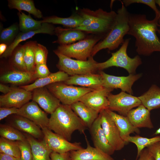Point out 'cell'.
Here are the masks:
<instances>
[{
  "instance_id": "obj_1",
  "label": "cell",
  "mask_w": 160,
  "mask_h": 160,
  "mask_svg": "<svg viewBox=\"0 0 160 160\" xmlns=\"http://www.w3.org/2000/svg\"><path fill=\"white\" fill-rule=\"evenodd\" d=\"M159 19V15L149 20L145 15L130 14L127 34L135 38L136 50L139 55L148 56L154 52H160V40L156 34Z\"/></svg>"
},
{
  "instance_id": "obj_2",
  "label": "cell",
  "mask_w": 160,
  "mask_h": 160,
  "mask_svg": "<svg viewBox=\"0 0 160 160\" xmlns=\"http://www.w3.org/2000/svg\"><path fill=\"white\" fill-rule=\"evenodd\" d=\"M48 128L69 141L75 131L78 130L85 135L87 129L70 105L62 104L51 114Z\"/></svg>"
},
{
  "instance_id": "obj_3",
  "label": "cell",
  "mask_w": 160,
  "mask_h": 160,
  "mask_svg": "<svg viewBox=\"0 0 160 160\" xmlns=\"http://www.w3.org/2000/svg\"><path fill=\"white\" fill-rule=\"evenodd\" d=\"M121 7L117 10L115 22L110 32L103 39L94 47L91 56L93 57L98 52L104 49L112 50L118 48L124 42V36L127 34L129 29L130 13L121 1Z\"/></svg>"
},
{
  "instance_id": "obj_4",
  "label": "cell",
  "mask_w": 160,
  "mask_h": 160,
  "mask_svg": "<svg viewBox=\"0 0 160 160\" xmlns=\"http://www.w3.org/2000/svg\"><path fill=\"white\" fill-rule=\"evenodd\" d=\"M130 40V38L125 39L119 50L111 53V56L108 60L103 62H97L98 71L116 66L124 69L129 74L135 73L137 68L142 64V61L138 55L132 58L128 55L127 50Z\"/></svg>"
},
{
  "instance_id": "obj_5",
  "label": "cell",
  "mask_w": 160,
  "mask_h": 160,
  "mask_svg": "<svg viewBox=\"0 0 160 160\" xmlns=\"http://www.w3.org/2000/svg\"><path fill=\"white\" fill-rule=\"evenodd\" d=\"M59 58L56 66L60 71L73 76L96 73L98 71L97 62L90 57L86 61L74 60L64 55L56 49L53 50Z\"/></svg>"
},
{
  "instance_id": "obj_6",
  "label": "cell",
  "mask_w": 160,
  "mask_h": 160,
  "mask_svg": "<svg viewBox=\"0 0 160 160\" xmlns=\"http://www.w3.org/2000/svg\"><path fill=\"white\" fill-rule=\"evenodd\" d=\"M103 38L99 36L91 34L84 39L68 45H59L56 50L70 58L86 61L91 56L94 46Z\"/></svg>"
},
{
  "instance_id": "obj_7",
  "label": "cell",
  "mask_w": 160,
  "mask_h": 160,
  "mask_svg": "<svg viewBox=\"0 0 160 160\" xmlns=\"http://www.w3.org/2000/svg\"><path fill=\"white\" fill-rule=\"evenodd\" d=\"M46 87L62 104L68 105L79 101L85 94L95 90L90 88L67 85L63 82L53 83Z\"/></svg>"
},
{
  "instance_id": "obj_8",
  "label": "cell",
  "mask_w": 160,
  "mask_h": 160,
  "mask_svg": "<svg viewBox=\"0 0 160 160\" xmlns=\"http://www.w3.org/2000/svg\"><path fill=\"white\" fill-rule=\"evenodd\" d=\"M107 98L109 102L108 109L124 116H127L129 111L133 108L142 104L138 97L123 91L116 95L110 93Z\"/></svg>"
},
{
  "instance_id": "obj_9",
  "label": "cell",
  "mask_w": 160,
  "mask_h": 160,
  "mask_svg": "<svg viewBox=\"0 0 160 160\" xmlns=\"http://www.w3.org/2000/svg\"><path fill=\"white\" fill-rule=\"evenodd\" d=\"M45 140L52 151L64 153L83 148L80 142L71 143L47 127L41 129Z\"/></svg>"
},
{
  "instance_id": "obj_10",
  "label": "cell",
  "mask_w": 160,
  "mask_h": 160,
  "mask_svg": "<svg viewBox=\"0 0 160 160\" xmlns=\"http://www.w3.org/2000/svg\"><path fill=\"white\" fill-rule=\"evenodd\" d=\"M99 114L102 128L110 144L115 151L121 150L126 144L121 138L112 118L106 110L102 111Z\"/></svg>"
},
{
  "instance_id": "obj_11",
  "label": "cell",
  "mask_w": 160,
  "mask_h": 160,
  "mask_svg": "<svg viewBox=\"0 0 160 160\" xmlns=\"http://www.w3.org/2000/svg\"><path fill=\"white\" fill-rule=\"evenodd\" d=\"M117 13L113 11L107 12L95 22L87 26L76 28L87 34L97 35L104 39L111 30L116 20Z\"/></svg>"
},
{
  "instance_id": "obj_12",
  "label": "cell",
  "mask_w": 160,
  "mask_h": 160,
  "mask_svg": "<svg viewBox=\"0 0 160 160\" xmlns=\"http://www.w3.org/2000/svg\"><path fill=\"white\" fill-rule=\"evenodd\" d=\"M103 80V87L114 89L119 88L122 91L132 95V87L134 83L140 78L141 74H130L127 76H117L109 75L102 71H99Z\"/></svg>"
},
{
  "instance_id": "obj_13",
  "label": "cell",
  "mask_w": 160,
  "mask_h": 160,
  "mask_svg": "<svg viewBox=\"0 0 160 160\" xmlns=\"http://www.w3.org/2000/svg\"><path fill=\"white\" fill-rule=\"evenodd\" d=\"M113 89L104 87L88 92L80 99V101L100 113L108 109L109 102L107 97Z\"/></svg>"
},
{
  "instance_id": "obj_14",
  "label": "cell",
  "mask_w": 160,
  "mask_h": 160,
  "mask_svg": "<svg viewBox=\"0 0 160 160\" xmlns=\"http://www.w3.org/2000/svg\"><path fill=\"white\" fill-rule=\"evenodd\" d=\"M31 91L13 87L8 93L0 97V106L20 108L32 100Z\"/></svg>"
},
{
  "instance_id": "obj_15",
  "label": "cell",
  "mask_w": 160,
  "mask_h": 160,
  "mask_svg": "<svg viewBox=\"0 0 160 160\" xmlns=\"http://www.w3.org/2000/svg\"><path fill=\"white\" fill-rule=\"evenodd\" d=\"M17 114L30 120L41 129L48 128L49 118L46 113L43 111L33 101L28 102L19 108Z\"/></svg>"
},
{
  "instance_id": "obj_16",
  "label": "cell",
  "mask_w": 160,
  "mask_h": 160,
  "mask_svg": "<svg viewBox=\"0 0 160 160\" xmlns=\"http://www.w3.org/2000/svg\"><path fill=\"white\" fill-rule=\"evenodd\" d=\"M32 91V100L38 104L47 113L51 114L61 104L46 87L35 89Z\"/></svg>"
},
{
  "instance_id": "obj_17",
  "label": "cell",
  "mask_w": 160,
  "mask_h": 160,
  "mask_svg": "<svg viewBox=\"0 0 160 160\" xmlns=\"http://www.w3.org/2000/svg\"><path fill=\"white\" fill-rule=\"evenodd\" d=\"M94 147L111 156L115 151L109 143L101 125L100 116H99L89 129Z\"/></svg>"
},
{
  "instance_id": "obj_18",
  "label": "cell",
  "mask_w": 160,
  "mask_h": 160,
  "mask_svg": "<svg viewBox=\"0 0 160 160\" xmlns=\"http://www.w3.org/2000/svg\"><path fill=\"white\" fill-rule=\"evenodd\" d=\"M87 148L70 152L71 160H115L100 149L92 147L84 135Z\"/></svg>"
},
{
  "instance_id": "obj_19",
  "label": "cell",
  "mask_w": 160,
  "mask_h": 160,
  "mask_svg": "<svg viewBox=\"0 0 160 160\" xmlns=\"http://www.w3.org/2000/svg\"><path fill=\"white\" fill-rule=\"evenodd\" d=\"M55 27L52 24L43 23L39 29L26 33L19 32L12 43L9 46L5 52L0 56V57L7 58L11 55L15 49L21 42L32 38L36 34L45 33L50 35H55Z\"/></svg>"
},
{
  "instance_id": "obj_20",
  "label": "cell",
  "mask_w": 160,
  "mask_h": 160,
  "mask_svg": "<svg viewBox=\"0 0 160 160\" xmlns=\"http://www.w3.org/2000/svg\"><path fill=\"white\" fill-rule=\"evenodd\" d=\"M9 123L10 125L36 139L42 140L44 138L41 128L33 122L24 117L14 114L10 120Z\"/></svg>"
},
{
  "instance_id": "obj_21",
  "label": "cell",
  "mask_w": 160,
  "mask_h": 160,
  "mask_svg": "<svg viewBox=\"0 0 160 160\" xmlns=\"http://www.w3.org/2000/svg\"><path fill=\"white\" fill-rule=\"evenodd\" d=\"M63 82L67 85H79L95 90L103 87L102 77L99 73L70 76L66 81Z\"/></svg>"
},
{
  "instance_id": "obj_22",
  "label": "cell",
  "mask_w": 160,
  "mask_h": 160,
  "mask_svg": "<svg viewBox=\"0 0 160 160\" xmlns=\"http://www.w3.org/2000/svg\"><path fill=\"white\" fill-rule=\"evenodd\" d=\"M150 111L142 104L130 111L127 116L135 127L151 129L153 128V126L151 119Z\"/></svg>"
},
{
  "instance_id": "obj_23",
  "label": "cell",
  "mask_w": 160,
  "mask_h": 160,
  "mask_svg": "<svg viewBox=\"0 0 160 160\" xmlns=\"http://www.w3.org/2000/svg\"><path fill=\"white\" fill-rule=\"evenodd\" d=\"M36 78L34 73L10 69L0 75V81L3 83L24 86L35 81Z\"/></svg>"
},
{
  "instance_id": "obj_24",
  "label": "cell",
  "mask_w": 160,
  "mask_h": 160,
  "mask_svg": "<svg viewBox=\"0 0 160 160\" xmlns=\"http://www.w3.org/2000/svg\"><path fill=\"white\" fill-rule=\"evenodd\" d=\"M55 35L57 36V40L52 42L60 45H68L83 40L88 34L85 32L76 29L55 27Z\"/></svg>"
},
{
  "instance_id": "obj_25",
  "label": "cell",
  "mask_w": 160,
  "mask_h": 160,
  "mask_svg": "<svg viewBox=\"0 0 160 160\" xmlns=\"http://www.w3.org/2000/svg\"><path fill=\"white\" fill-rule=\"evenodd\" d=\"M111 116L119 132L122 139L126 144L130 135L136 133L139 134L140 131L138 128L135 127L129 121L127 116L117 114L108 109H105Z\"/></svg>"
},
{
  "instance_id": "obj_26",
  "label": "cell",
  "mask_w": 160,
  "mask_h": 160,
  "mask_svg": "<svg viewBox=\"0 0 160 160\" xmlns=\"http://www.w3.org/2000/svg\"><path fill=\"white\" fill-rule=\"evenodd\" d=\"M31 147L32 160H51L52 152L44 139L38 140L30 135L24 133Z\"/></svg>"
},
{
  "instance_id": "obj_27",
  "label": "cell",
  "mask_w": 160,
  "mask_h": 160,
  "mask_svg": "<svg viewBox=\"0 0 160 160\" xmlns=\"http://www.w3.org/2000/svg\"><path fill=\"white\" fill-rule=\"evenodd\" d=\"M69 76L64 72L59 71L55 73H51L45 77L37 79L31 84L21 86L20 87L28 91H32L35 89L45 87L53 83L64 82Z\"/></svg>"
},
{
  "instance_id": "obj_28",
  "label": "cell",
  "mask_w": 160,
  "mask_h": 160,
  "mask_svg": "<svg viewBox=\"0 0 160 160\" xmlns=\"http://www.w3.org/2000/svg\"><path fill=\"white\" fill-rule=\"evenodd\" d=\"M70 106L87 128L91 127L99 114V113L80 101L76 102Z\"/></svg>"
},
{
  "instance_id": "obj_29",
  "label": "cell",
  "mask_w": 160,
  "mask_h": 160,
  "mask_svg": "<svg viewBox=\"0 0 160 160\" xmlns=\"http://www.w3.org/2000/svg\"><path fill=\"white\" fill-rule=\"evenodd\" d=\"M83 21V18L77 12L67 17L53 15L44 17L41 20L42 23L60 24L65 28L73 29L79 26Z\"/></svg>"
},
{
  "instance_id": "obj_30",
  "label": "cell",
  "mask_w": 160,
  "mask_h": 160,
  "mask_svg": "<svg viewBox=\"0 0 160 160\" xmlns=\"http://www.w3.org/2000/svg\"><path fill=\"white\" fill-rule=\"evenodd\" d=\"M142 104L150 111L160 108V88L153 84L138 97Z\"/></svg>"
},
{
  "instance_id": "obj_31",
  "label": "cell",
  "mask_w": 160,
  "mask_h": 160,
  "mask_svg": "<svg viewBox=\"0 0 160 160\" xmlns=\"http://www.w3.org/2000/svg\"><path fill=\"white\" fill-rule=\"evenodd\" d=\"M8 6L10 9H15L19 12L25 11L38 18L43 17L41 12L36 8L32 0H8Z\"/></svg>"
},
{
  "instance_id": "obj_32",
  "label": "cell",
  "mask_w": 160,
  "mask_h": 160,
  "mask_svg": "<svg viewBox=\"0 0 160 160\" xmlns=\"http://www.w3.org/2000/svg\"><path fill=\"white\" fill-rule=\"evenodd\" d=\"M24 44H20L15 49L9 57V64L11 69L28 71L24 58Z\"/></svg>"
},
{
  "instance_id": "obj_33",
  "label": "cell",
  "mask_w": 160,
  "mask_h": 160,
  "mask_svg": "<svg viewBox=\"0 0 160 160\" xmlns=\"http://www.w3.org/2000/svg\"><path fill=\"white\" fill-rule=\"evenodd\" d=\"M19 19V28L21 32L26 33L40 29L42 23L41 20L38 21L33 19L29 14L27 15L21 12H17Z\"/></svg>"
},
{
  "instance_id": "obj_34",
  "label": "cell",
  "mask_w": 160,
  "mask_h": 160,
  "mask_svg": "<svg viewBox=\"0 0 160 160\" xmlns=\"http://www.w3.org/2000/svg\"><path fill=\"white\" fill-rule=\"evenodd\" d=\"M160 141V136L151 138L143 137L139 135L129 136L127 140V143L131 142L135 144L137 148L136 159H137L142 151L145 147Z\"/></svg>"
},
{
  "instance_id": "obj_35",
  "label": "cell",
  "mask_w": 160,
  "mask_h": 160,
  "mask_svg": "<svg viewBox=\"0 0 160 160\" xmlns=\"http://www.w3.org/2000/svg\"><path fill=\"white\" fill-rule=\"evenodd\" d=\"M77 12L84 19L83 22L79 26H85L89 25L96 21L104 15L107 12L100 8L93 11L88 8H83L79 9Z\"/></svg>"
},
{
  "instance_id": "obj_36",
  "label": "cell",
  "mask_w": 160,
  "mask_h": 160,
  "mask_svg": "<svg viewBox=\"0 0 160 160\" xmlns=\"http://www.w3.org/2000/svg\"><path fill=\"white\" fill-rule=\"evenodd\" d=\"M0 135L2 137L12 141H23L27 140L24 134L9 125L0 124Z\"/></svg>"
},
{
  "instance_id": "obj_37",
  "label": "cell",
  "mask_w": 160,
  "mask_h": 160,
  "mask_svg": "<svg viewBox=\"0 0 160 160\" xmlns=\"http://www.w3.org/2000/svg\"><path fill=\"white\" fill-rule=\"evenodd\" d=\"M37 43L36 41H30L24 44V61L27 71L31 73L34 72L36 66L34 49Z\"/></svg>"
},
{
  "instance_id": "obj_38",
  "label": "cell",
  "mask_w": 160,
  "mask_h": 160,
  "mask_svg": "<svg viewBox=\"0 0 160 160\" xmlns=\"http://www.w3.org/2000/svg\"><path fill=\"white\" fill-rule=\"evenodd\" d=\"M0 153L21 158L20 151L16 141L10 140L1 137L0 138Z\"/></svg>"
},
{
  "instance_id": "obj_39",
  "label": "cell",
  "mask_w": 160,
  "mask_h": 160,
  "mask_svg": "<svg viewBox=\"0 0 160 160\" xmlns=\"http://www.w3.org/2000/svg\"><path fill=\"white\" fill-rule=\"evenodd\" d=\"M19 24L16 23L3 29L0 32V43H4L8 46L10 45L14 41L19 33Z\"/></svg>"
},
{
  "instance_id": "obj_40",
  "label": "cell",
  "mask_w": 160,
  "mask_h": 160,
  "mask_svg": "<svg viewBox=\"0 0 160 160\" xmlns=\"http://www.w3.org/2000/svg\"><path fill=\"white\" fill-rule=\"evenodd\" d=\"M34 52L36 65L47 63L48 52L45 46L37 43L34 47Z\"/></svg>"
},
{
  "instance_id": "obj_41",
  "label": "cell",
  "mask_w": 160,
  "mask_h": 160,
  "mask_svg": "<svg viewBox=\"0 0 160 160\" xmlns=\"http://www.w3.org/2000/svg\"><path fill=\"white\" fill-rule=\"evenodd\" d=\"M16 141L20 151L21 160H32L31 147L27 139Z\"/></svg>"
},
{
  "instance_id": "obj_42",
  "label": "cell",
  "mask_w": 160,
  "mask_h": 160,
  "mask_svg": "<svg viewBox=\"0 0 160 160\" xmlns=\"http://www.w3.org/2000/svg\"><path fill=\"white\" fill-rule=\"evenodd\" d=\"M121 1L126 7L134 3H140L145 4L151 8L155 12L156 15H159V11L156 5L155 0H123Z\"/></svg>"
},
{
  "instance_id": "obj_43",
  "label": "cell",
  "mask_w": 160,
  "mask_h": 160,
  "mask_svg": "<svg viewBox=\"0 0 160 160\" xmlns=\"http://www.w3.org/2000/svg\"><path fill=\"white\" fill-rule=\"evenodd\" d=\"M34 73L37 79L45 77L51 73L47 63L36 65Z\"/></svg>"
},
{
  "instance_id": "obj_44",
  "label": "cell",
  "mask_w": 160,
  "mask_h": 160,
  "mask_svg": "<svg viewBox=\"0 0 160 160\" xmlns=\"http://www.w3.org/2000/svg\"><path fill=\"white\" fill-rule=\"evenodd\" d=\"M147 148L155 160H160V145L159 142L149 146Z\"/></svg>"
},
{
  "instance_id": "obj_45",
  "label": "cell",
  "mask_w": 160,
  "mask_h": 160,
  "mask_svg": "<svg viewBox=\"0 0 160 160\" xmlns=\"http://www.w3.org/2000/svg\"><path fill=\"white\" fill-rule=\"evenodd\" d=\"M18 108H7L0 107V120L4 119L9 115L17 114Z\"/></svg>"
},
{
  "instance_id": "obj_46",
  "label": "cell",
  "mask_w": 160,
  "mask_h": 160,
  "mask_svg": "<svg viewBox=\"0 0 160 160\" xmlns=\"http://www.w3.org/2000/svg\"><path fill=\"white\" fill-rule=\"evenodd\" d=\"M51 160H71L70 152L60 153L52 151L50 155Z\"/></svg>"
},
{
  "instance_id": "obj_47",
  "label": "cell",
  "mask_w": 160,
  "mask_h": 160,
  "mask_svg": "<svg viewBox=\"0 0 160 160\" xmlns=\"http://www.w3.org/2000/svg\"><path fill=\"white\" fill-rule=\"evenodd\" d=\"M138 160H155L147 148L144 149L141 152Z\"/></svg>"
},
{
  "instance_id": "obj_48",
  "label": "cell",
  "mask_w": 160,
  "mask_h": 160,
  "mask_svg": "<svg viewBox=\"0 0 160 160\" xmlns=\"http://www.w3.org/2000/svg\"><path fill=\"white\" fill-rule=\"evenodd\" d=\"M0 160H21L20 158H17L4 153H0Z\"/></svg>"
},
{
  "instance_id": "obj_49",
  "label": "cell",
  "mask_w": 160,
  "mask_h": 160,
  "mask_svg": "<svg viewBox=\"0 0 160 160\" xmlns=\"http://www.w3.org/2000/svg\"><path fill=\"white\" fill-rule=\"evenodd\" d=\"M13 87H10L2 84H0V91L6 95L12 89Z\"/></svg>"
},
{
  "instance_id": "obj_50",
  "label": "cell",
  "mask_w": 160,
  "mask_h": 160,
  "mask_svg": "<svg viewBox=\"0 0 160 160\" xmlns=\"http://www.w3.org/2000/svg\"><path fill=\"white\" fill-rule=\"evenodd\" d=\"M7 45L4 43L0 44V55L1 56L6 51L7 48Z\"/></svg>"
},
{
  "instance_id": "obj_51",
  "label": "cell",
  "mask_w": 160,
  "mask_h": 160,
  "mask_svg": "<svg viewBox=\"0 0 160 160\" xmlns=\"http://www.w3.org/2000/svg\"><path fill=\"white\" fill-rule=\"evenodd\" d=\"M155 2L156 4H157L159 6L160 8V0H156ZM159 23L160 25V10L159 11Z\"/></svg>"
},
{
  "instance_id": "obj_52",
  "label": "cell",
  "mask_w": 160,
  "mask_h": 160,
  "mask_svg": "<svg viewBox=\"0 0 160 160\" xmlns=\"http://www.w3.org/2000/svg\"><path fill=\"white\" fill-rule=\"evenodd\" d=\"M160 134V127L155 132L154 134L155 135H158Z\"/></svg>"
},
{
  "instance_id": "obj_53",
  "label": "cell",
  "mask_w": 160,
  "mask_h": 160,
  "mask_svg": "<svg viewBox=\"0 0 160 160\" xmlns=\"http://www.w3.org/2000/svg\"><path fill=\"white\" fill-rule=\"evenodd\" d=\"M159 28L158 29L157 32L158 33L160 34V25L159 24Z\"/></svg>"
},
{
  "instance_id": "obj_54",
  "label": "cell",
  "mask_w": 160,
  "mask_h": 160,
  "mask_svg": "<svg viewBox=\"0 0 160 160\" xmlns=\"http://www.w3.org/2000/svg\"><path fill=\"white\" fill-rule=\"evenodd\" d=\"M123 160H126V159H124Z\"/></svg>"
},
{
  "instance_id": "obj_55",
  "label": "cell",
  "mask_w": 160,
  "mask_h": 160,
  "mask_svg": "<svg viewBox=\"0 0 160 160\" xmlns=\"http://www.w3.org/2000/svg\"><path fill=\"white\" fill-rule=\"evenodd\" d=\"M159 70H160V66H159Z\"/></svg>"
},
{
  "instance_id": "obj_56",
  "label": "cell",
  "mask_w": 160,
  "mask_h": 160,
  "mask_svg": "<svg viewBox=\"0 0 160 160\" xmlns=\"http://www.w3.org/2000/svg\"><path fill=\"white\" fill-rule=\"evenodd\" d=\"M159 144L160 145V141L159 142Z\"/></svg>"
}]
</instances>
